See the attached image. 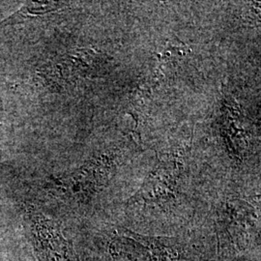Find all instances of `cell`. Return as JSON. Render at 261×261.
<instances>
[{"label":"cell","instance_id":"6da1fadb","mask_svg":"<svg viewBox=\"0 0 261 261\" xmlns=\"http://www.w3.org/2000/svg\"><path fill=\"white\" fill-rule=\"evenodd\" d=\"M36 238L46 261H75L69 245L47 221L38 223Z\"/></svg>","mask_w":261,"mask_h":261},{"label":"cell","instance_id":"7a4b0ae2","mask_svg":"<svg viewBox=\"0 0 261 261\" xmlns=\"http://www.w3.org/2000/svg\"><path fill=\"white\" fill-rule=\"evenodd\" d=\"M57 9V3L51 2H28L24 3L20 9L11 15L8 18L0 21V27L14 25L22 23L27 19H32L38 16H42L48 12Z\"/></svg>","mask_w":261,"mask_h":261}]
</instances>
